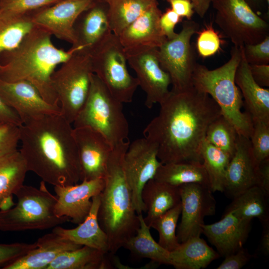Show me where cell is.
Returning a JSON list of instances; mask_svg holds the SVG:
<instances>
[{
    "label": "cell",
    "instance_id": "6da1fadb",
    "mask_svg": "<svg viewBox=\"0 0 269 269\" xmlns=\"http://www.w3.org/2000/svg\"><path fill=\"white\" fill-rule=\"evenodd\" d=\"M159 105L158 115L143 132L156 145L159 160L162 164L202 163L201 145L209 125L222 115L219 106L193 86L170 90Z\"/></svg>",
    "mask_w": 269,
    "mask_h": 269
},
{
    "label": "cell",
    "instance_id": "7a4b0ae2",
    "mask_svg": "<svg viewBox=\"0 0 269 269\" xmlns=\"http://www.w3.org/2000/svg\"><path fill=\"white\" fill-rule=\"evenodd\" d=\"M19 129V150L28 171L54 186L72 185L81 181L73 127L61 114L32 119Z\"/></svg>",
    "mask_w": 269,
    "mask_h": 269
},
{
    "label": "cell",
    "instance_id": "3957f363",
    "mask_svg": "<svg viewBox=\"0 0 269 269\" xmlns=\"http://www.w3.org/2000/svg\"><path fill=\"white\" fill-rule=\"evenodd\" d=\"M52 35L35 25L15 48L0 55V79L7 82L26 81L32 84L48 103L59 106L52 85V74L77 51L56 47ZM60 107V106H59Z\"/></svg>",
    "mask_w": 269,
    "mask_h": 269
},
{
    "label": "cell",
    "instance_id": "277c9868",
    "mask_svg": "<svg viewBox=\"0 0 269 269\" xmlns=\"http://www.w3.org/2000/svg\"><path fill=\"white\" fill-rule=\"evenodd\" d=\"M130 143L128 139L113 147L100 193L98 219L107 235L109 252L112 254H116L135 235L140 225L124 167V158Z\"/></svg>",
    "mask_w": 269,
    "mask_h": 269
},
{
    "label": "cell",
    "instance_id": "5b68a950",
    "mask_svg": "<svg viewBox=\"0 0 269 269\" xmlns=\"http://www.w3.org/2000/svg\"><path fill=\"white\" fill-rule=\"evenodd\" d=\"M242 47L234 46L230 59L213 70L197 63L192 75L193 86L209 95L220 108L222 115L235 127L238 133L250 138L253 129L250 115L242 112L241 92L235 76L242 57Z\"/></svg>",
    "mask_w": 269,
    "mask_h": 269
},
{
    "label": "cell",
    "instance_id": "8992f818",
    "mask_svg": "<svg viewBox=\"0 0 269 269\" xmlns=\"http://www.w3.org/2000/svg\"><path fill=\"white\" fill-rule=\"evenodd\" d=\"M17 202L7 210H0V231L19 232L46 230L70 221L54 213L57 197L47 190L42 181L38 189L23 185L15 193Z\"/></svg>",
    "mask_w": 269,
    "mask_h": 269
},
{
    "label": "cell",
    "instance_id": "52a82bcc",
    "mask_svg": "<svg viewBox=\"0 0 269 269\" xmlns=\"http://www.w3.org/2000/svg\"><path fill=\"white\" fill-rule=\"evenodd\" d=\"M72 124L73 128L88 127L99 132L113 147L128 139L129 124L123 103L94 73L86 100Z\"/></svg>",
    "mask_w": 269,
    "mask_h": 269
},
{
    "label": "cell",
    "instance_id": "ba28073f",
    "mask_svg": "<svg viewBox=\"0 0 269 269\" xmlns=\"http://www.w3.org/2000/svg\"><path fill=\"white\" fill-rule=\"evenodd\" d=\"M92 73L90 53L78 50L52 74L61 115L72 124L86 100Z\"/></svg>",
    "mask_w": 269,
    "mask_h": 269
},
{
    "label": "cell",
    "instance_id": "9c48e42d",
    "mask_svg": "<svg viewBox=\"0 0 269 269\" xmlns=\"http://www.w3.org/2000/svg\"><path fill=\"white\" fill-rule=\"evenodd\" d=\"M90 54L93 73L111 94L123 104L132 102L138 83L128 70L126 53L118 36L111 33Z\"/></svg>",
    "mask_w": 269,
    "mask_h": 269
},
{
    "label": "cell",
    "instance_id": "30bf717a",
    "mask_svg": "<svg viewBox=\"0 0 269 269\" xmlns=\"http://www.w3.org/2000/svg\"><path fill=\"white\" fill-rule=\"evenodd\" d=\"M215 23L234 46L263 41L269 35V23L258 15L246 0H213Z\"/></svg>",
    "mask_w": 269,
    "mask_h": 269
},
{
    "label": "cell",
    "instance_id": "8fae6325",
    "mask_svg": "<svg viewBox=\"0 0 269 269\" xmlns=\"http://www.w3.org/2000/svg\"><path fill=\"white\" fill-rule=\"evenodd\" d=\"M198 30L197 23L185 20L181 31L157 49L159 63L170 76L172 90L182 91L193 87L192 75L197 63L190 41Z\"/></svg>",
    "mask_w": 269,
    "mask_h": 269
},
{
    "label": "cell",
    "instance_id": "7c38bea8",
    "mask_svg": "<svg viewBox=\"0 0 269 269\" xmlns=\"http://www.w3.org/2000/svg\"><path fill=\"white\" fill-rule=\"evenodd\" d=\"M162 164L157 157V146L151 141L144 137L130 143L124 158V167L137 215L145 212L142 190Z\"/></svg>",
    "mask_w": 269,
    "mask_h": 269
},
{
    "label": "cell",
    "instance_id": "4fadbf2b",
    "mask_svg": "<svg viewBox=\"0 0 269 269\" xmlns=\"http://www.w3.org/2000/svg\"><path fill=\"white\" fill-rule=\"evenodd\" d=\"M181 218L177 230L180 243L189 238L200 236L204 218L216 213V202L210 188L193 183L179 186Z\"/></svg>",
    "mask_w": 269,
    "mask_h": 269
},
{
    "label": "cell",
    "instance_id": "5bb4252c",
    "mask_svg": "<svg viewBox=\"0 0 269 269\" xmlns=\"http://www.w3.org/2000/svg\"><path fill=\"white\" fill-rule=\"evenodd\" d=\"M158 48H145L126 53L127 62L136 74L138 86L145 94L144 105L151 109L168 95L171 83L167 72L161 67L157 56Z\"/></svg>",
    "mask_w": 269,
    "mask_h": 269
},
{
    "label": "cell",
    "instance_id": "9a60e30c",
    "mask_svg": "<svg viewBox=\"0 0 269 269\" xmlns=\"http://www.w3.org/2000/svg\"><path fill=\"white\" fill-rule=\"evenodd\" d=\"M95 0H61L30 12L31 20L57 38L74 46L76 43L74 25L78 16Z\"/></svg>",
    "mask_w": 269,
    "mask_h": 269
},
{
    "label": "cell",
    "instance_id": "2e32d148",
    "mask_svg": "<svg viewBox=\"0 0 269 269\" xmlns=\"http://www.w3.org/2000/svg\"><path fill=\"white\" fill-rule=\"evenodd\" d=\"M81 168V181L104 178L113 147L99 132L88 127L73 128Z\"/></svg>",
    "mask_w": 269,
    "mask_h": 269
},
{
    "label": "cell",
    "instance_id": "e0dca14e",
    "mask_svg": "<svg viewBox=\"0 0 269 269\" xmlns=\"http://www.w3.org/2000/svg\"><path fill=\"white\" fill-rule=\"evenodd\" d=\"M0 96L17 114L22 124L43 116L61 114L59 106L47 102L37 89L26 81L7 82L0 79Z\"/></svg>",
    "mask_w": 269,
    "mask_h": 269
},
{
    "label": "cell",
    "instance_id": "ac0fdd59",
    "mask_svg": "<svg viewBox=\"0 0 269 269\" xmlns=\"http://www.w3.org/2000/svg\"><path fill=\"white\" fill-rule=\"evenodd\" d=\"M105 185L104 178L83 180L80 184L54 186L57 201L54 213L58 217L66 216L75 224L81 223L89 214L93 196L100 194Z\"/></svg>",
    "mask_w": 269,
    "mask_h": 269
},
{
    "label": "cell",
    "instance_id": "d6986e66",
    "mask_svg": "<svg viewBox=\"0 0 269 269\" xmlns=\"http://www.w3.org/2000/svg\"><path fill=\"white\" fill-rule=\"evenodd\" d=\"M258 167L250 138L238 134L236 150L226 170L224 190L226 195L233 199L257 185Z\"/></svg>",
    "mask_w": 269,
    "mask_h": 269
},
{
    "label": "cell",
    "instance_id": "ffe728a7",
    "mask_svg": "<svg viewBox=\"0 0 269 269\" xmlns=\"http://www.w3.org/2000/svg\"><path fill=\"white\" fill-rule=\"evenodd\" d=\"M74 29L80 50L91 53L112 33L108 6L104 0H95L76 19Z\"/></svg>",
    "mask_w": 269,
    "mask_h": 269
},
{
    "label": "cell",
    "instance_id": "44dd1931",
    "mask_svg": "<svg viewBox=\"0 0 269 269\" xmlns=\"http://www.w3.org/2000/svg\"><path fill=\"white\" fill-rule=\"evenodd\" d=\"M251 222L237 216L232 212L223 214L219 221L202 225V234L215 247L220 256L226 257L243 247L250 230Z\"/></svg>",
    "mask_w": 269,
    "mask_h": 269
},
{
    "label": "cell",
    "instance_id": "7402d4cb",
    "mask_svg": "<svg viewBox=\"0 0 269 269\" xmlns=\"http://www.w3.org/2000/svg\"><path fill=\"white\" fill-rule=\"evenodd\" d=\"M161 14L158 5L153 6L123 30L118 37L126 53L159 48L166 41L159 25Z\"/></svg>",
    "mask_w": 269,
    "mask_h": 269
},
{
    "label": "cell",
    "instance_id": "603a6c76",
    "mask_svg": "<svg viewBox=\"0 0 269 269\" xmlns=\"http://www.w3.org/2000/svg\"><path fill=\"white\" fill-rule=\"evenodd\" d=\"M37 247L2 269H46L61 254L82 246L65 240L51 232L38 238Z\"/></svg>",
    "mask_w": 269,
    "mask_h": 269
},
{
    "label": "cell",
    "instance_id": "cb8c5ba5",
    "mask_svg": "<svg viewBox=\"0 0 269 269\" xmlns=\"http://www.w3.org/2000/svg\"><path fill=\"white\" fill-rule=\"evenodd\" d=\"M235 81L244 99L245 111L250 115L253 123L261 121L269 123V89L260 86L254 80L242 47Z\"/></svg>",
    "mask_w": 269,
    "mask_h": 269
},
{
    "label": "cell",
    "instance_id": "d4e9b609",
    "mask_svg": "<svg viewBox=\"0 0 269 269\" xmlns=\"http://www.w3.org/2000/svg\"><path fill=\"white\" fill-rule=\"evenodd\" d=\"M100 193L92 197V204L89 214L77 227L68 229L59 225L54 227L52 232L75 244L91 247L104 253H108V237L98 219Z\"/></svg>",
    "mask_w": 269,
    "mask_h": 269
},
{
    "label": "cell",
    "instance_id": "484cf974",
    "mask_svg": "<svg viewBox=\"0 0 269 269\" xmlns=\"http://www.w3.org/2000/svg\"><path fill=\"white\" fill-rule=\"evenodd\" d=\"M141 196L147 214L144 221L149 227L155 219L181 202L179 187L153 178L145 184Z\"/></svg>",
    "mask_w": 269,
    "mask_h": 269
},
{
    "label": "cell",
    "instance_id": "4316f807",
    "mask_svg": "<svg viewBox=\"0 0 269 269\" xmlns=\"http://www.w3.org/2000/svg\"><path fill=\"white\" fill-rule=\"evenodd\" d=\"M200 236L189 238L170 252V265L176 269H201L220 257Z\"/></svg>",
    "mask_w": 269,
    "mask_h": 269
},
{
    "label": "cell",
    "instance_id": "83f0119b",
    "mask_svg": "<svg viewBox=\"0 0 269 269\" xmlns=\"http://www.w3.org/2000/svg\"><path fill=\"white\" fill-rule=\"evenodd\" d=\"M269 197L259 186H253L233 198L224 213L231 212L250 222L256 218L264 225L269 223Z\"/></svg>",
    "mask_w": 269,
    "mask_h": 269
},
{
    "label": "cell",
    "instance_id": "f1b7e54d",
    "mask_svg": "<svg viewBox=\"0 0 269 269\" xmlns=\"http://www.w3.org/2000/svg\"><path fill=\"white\" fill-rule=\"evenodd\" d=\"M109 252L83 246L60 254L46 269H110Z\"/></svg>",
    "mask_w": 269,
    "mask_h": 269
},
{
    "label": "cell",
    "instance_id": "f546056e",
    "mask_svg": "<svg viewBox=\"0 0 269 269\" xmlns=\"http://www.w3.org/2000/svg\"><path fill=\"white\" fill-rule=\"evenodd\" d=\"M155 180L179 187L196 183L210 187L207 173L202 163L177 162L162 164L153 178Z\"/></svg>",
    "mask_w": 269,
    "mask_h": 269
},
{
    "label": "cell",
    "instance_id": "4dcf8cb0",
    "mask_svg": "<svg viewBox=\"0 0 269 269\" xmlns=\"http://www.w3.org/2000/svg\"><path fill=\"white\" fill-rule=\"evenodd\" d=\"M139 227L136 233L124 244L123 248L139 259L146 258L160 265H170V252L161 246L152 237L150 228L144 221L142 214L138 215Z\"/></svg>",
    "mask_w": 269,
    "mask_h": 269
},
{
    "label": "cell",
    "instance_id": "1f68e13d",
    "mask_svg": "<svg viewBox=\"0 0 269 269\" xmlns=\"http://www.w3.org/2000/svg\"><path fill=\"white\" fill-rule=\"evenodd\" d=\"M108 6L113 33L119 36L123 30L138 17L158 5L157 0H104Z\"/></svg>",
    "mask_w": 269,
    "mask_h": 269
},
{
    "label": "cell",
    "instance_id": "d6a6232c",
    "mask_svg": "<svg viewBox=\"0 0 269 269\" xmlns=\"http://www.w3.org/2000/svg\"><path fill=\"white\" fill-rule=\"evenodd\" d=\"M28 172L25 162L17 149L0 157V205L23 185Z\"/></svg>",
    "mask_w": 269,
    "mask_h": 269
},
{
    "label": "cell",
    "instance_id": "836d02e7",
    "mask_svg": "<svg viewBox=\"0 0 269 269\" xmlns=\"http://www.w3.org/2000/svg\"><path fill=\"white\" fill-rule=\"evenodd\" d=\"M34 26L30 13L15 15L0 12V55L16 48Z\"/></svg>",
    "mask_w": 269,
    "mask_h": 269
},
{
    "label": "cell",
    "instance_id": "e575fe53",
    "mask_svg": "<svg viewBox=\"0 0 269 269\" xmlns=\"http://www.w3.org/2000/svg\"><path fill=\"white\" fill-rule=\"evenodd\" d=\"M201 154L211 190L224 192L226 170L231 158L206 139L201 145Z\"/></svg>",
    "mask_w": 269,
    "mask_h": 269
},
{
    "label": "cell",
    "instance_id": "d590c367",
    "mask_svg": "<svg viewBox=\"0 0 269 269\" xmlns=\"http://www.w3.org/2000/svg\"><path fill=\"white\" fill-rule=\"evenodd\" d=\"M238 135L234 126L221 115L209 125L205 139L232 158L236 150Z\"/></svg>",
    "mask_w": 269,
    "mask_h": 269
},
{
    "label": "cell",
    "instance_id": "8d00e7d4",
    "mask_svg": "<svg viewBox=\"0 0 269 269\" xmlns=\"http://www.w3.org/2000/svg\"><path fill=\"white\" fill-rule=\"evenodd\" d=\"M181 212V202L155 219L149 227L156 230L159 235L158 243L171 252L180 245L176 235V228Z\"/></svg>",
    "mask_w": 269,
    "mask_h": 269
},
{
    "label": "cell",
    "instance_id": "74e56055",
    "mask_svg": "<svg viewBox=\"0 0 269 269\" xmlns=\"http://www.w3.org/2000/svg\"><path fill=\"white\" fill-rule=\"evenodd\" d=\"M253 129L250 137L253 155L256 163L269 158V123L253 122Z\"/></svg>",
    "mask_w": 269,
    "mask_h": 269
},
{
    "label": "cell",
    "instance_id": "f35d334b",
    "mask_svg": "<svg viewBox=\"0 0 269 269\" xmlns=\"http://www.w3.org/2000/svg\"><path fill=\"white\" fill-rule=\"evenodd\" d=\"M61 0H0V12L8 15H23Z\"/></svg>",
    "mask_w": 269,
    "mask_h": 269
},
{
    "label": "cell",
    "instance_id": "ab89813d",
    "mask_svg": "<svg viewBox=\"0 0 269 269\" xmlns=\"http://www.w3.org/2000/svg\"><path fill=\"white\" fill-rule=\"evenodd\" d=\"M222 40L212 24L207 25L199 31L196 48L199 54L203 58L215 55L221 48Z\"/></svg>",
    "mask_w": 269,
    "mask_h": 269
},
{
    "label": "cell",
    "instance_id": "60d3db41",
    "mask_svg": "<svg viewBox=\"0 0 269 269\" xmlns=\"http://www.w3.org/2000/svg\"><path fill=\"white\" fill-rule=\"evenodd\" d=\"M245 58L249 65L269 64V35L261 42L242 46Z\"/></svg>",
    "mask_w": 269,
    "mask_h": 269
},
{
    "label": "cell",
    "instance_id": "b9f144b4",
    "mask_svg": "<svg viewBox=\"0 0 269 269\" xmlns=\"http://www.w3.org/2000/svg\"><path fill=\"white\" fill-rule=\"evenodd\" d=\"M20 140L19 127L0 124V157L17 149Z\"/></svg>",
    "mask_w": 269,
    "mask_h": 269
},
{
    "label": "cell",
    "instance_id": "7bdbcfd3",
    "mask_svg": "<svg viewBox=\"0 0 269 269\" xmlns=\"http://www.w3.org/2000/svg\"><path fill=\"white\" fill-rule=\"evenodd\" d=\"M36 247V242L0 244V267L2 269Z\"/></svg>",
    "mask_w": 269,
    "mask_h": 269
},
{
    "label": "cell",
    "instance_id": "ee69618b",
    "mask_svg": "<svg viewBox=\"0 0 269 269\" xmlns=\"http://www.w3.org/2000/svg\"><path fill=\"white\" fill-rule=\"evenodd\" d=\"M252 256L243 247L238 251L225 257L224 260L217 269H240L251 259Z\"/></svg>",
    "mask_w": 269,
    "mask_h": 269
},
{
    "label": "cell",
    "instance_id": "f6af8a7d",
    "mask_svg": "<svg viewBox=\"0 0 269 269\" xmlns=\"http://www.w3.org/2000/svg\"><path fill=\"white\" fill-rule=\"evenodd\" d=\"M182 18L171 8L166 9L162 13L159 18L160 28L167 39L175 37L177 33L174 31L177 23L180 22Z\"/></svg>",
    "mask_w": 269,
    "mask_h": 269
},
{
    "label": "cell",
    "instance_id": "bcb514c9",
    "mask_svg": "<svg viewBox=\"0 0 269 269\" xmlns=\"http://www.w3.org/2000/svg\"><path fill=\"white\" fill-rule=\"evenodd\" d=\"M170 3L171 9L181 18L191 20L194 13V9L191 0H167Z\"/></svg>",
    "mask_w": 269,
    "mask_h": 269
},
{
    "label": "cell",
    "instance_id": "7dc6e473",
    "mask_svg": "<svg viewBox=\"0 0 269 269\" xmlns=\"http://www.w3.org/2000/svg\"><path fill=\"white\" fill-rule=\"evenodd\" d=\"M249 66L255 81L262 87H269V64H252Z\"/></svg>",
    "mask_w": 269,
    "mask_h": 269
},
{
    "label": "cell",
    "instance_id": "c3c4849f",
    "mask_svg": "<svg viewBox=\"0 0 269 269\" xmlns=\"http://www.w3.org/2000/svg\"><path fill=\"white\" fill-rule=\"evenodd\" d=\"M7 123L20 127L22 122L17 114L3 100L0 96V124Z\"/></svg>",
    "mask_w": 269,
    "mask_h": 269
},
{
    "label": "cell",
    "instance_id": "681fc988",
    "mask_svg": "<svg viewBox=\"0 0 269 269\" xmlns=\"http://www.w3.org/2000/svg\"><path fill=\"white\" fill-rule=\"evenodd\" d=\"M257 185L269 195V158L258 165Z\"/></svg>",
    "mask_w": 269,
    "mask_h": 269
},
{
    "label": "cell",
    "instance_id": "f907efd6",
    "mask_svg": "<svg viewBox=\"0 0 269 269\" xmlns=\"http://www.w3.org/2000/svg\"><path fill=\"white\" fill-rule=\"evenodd\" d=\"M213 0H191L194 10L201 17H203Z\"/></svg>",
    "mask_w": 269,
    "mask_h": 269
},
{
    "label": "cell",
    "instance_id": "816d5d0a",
    "mask_svg": "<svg viewBox=\"0 0 269 269\" xmlns=\"http://www.w3.org/2000/svg\"><path fill=\"white\" fill-rule=\"evenodd\" d=\"M263 226L261 240V248L263 253L266 255L269 254V223Z\"/></svg>",
    "mask_w": 269,
    "mask_h": 269
},
{
    "label": "cell",
    "instance_id": "f5cc1de1",
    "mask_svg": "<svg viewBox=\"0 0 269 269\" xmlns=\"http://www.w3.org/2000/svg\"><path fill=\"white\" fill-rule=\"evenodd\" d=\"M15 203L13 201L12 196H10L4 199L0 205V210H7L12 207Z\"/></svg>",
    "mask_w": 269,
    "mask_h": 269
},
{
    "label": "cell",
    "instance_id": "db71d44e",
    "mask_svg": "<svg viewBox=\"0 0 269 269\" xmlns=\"http://www.w3.org/2000/svg\"><path fill=\"white\" fill-rule=\"evenodd\" d=\"M250 1H251L253 4H258L261 0H249Z\"/></svg>",
    "mask_w": 269,
    "mask_h": 269
},
{
    "label": "cell",
    "instance_id": "11a10c76",
    "mask_svg": "<svg viewBox=\"0 0 269 269\" xmlns=\"http://www.w3.org/2000/svg\"><path fill=\"white\" fill-rule=\"evenodd\" d=\"M266 1L268 3V6L269 7V0H266Z\"/></svg>",
    "mask_w": 269,
    "mask_h": 269
}]
</instances>
